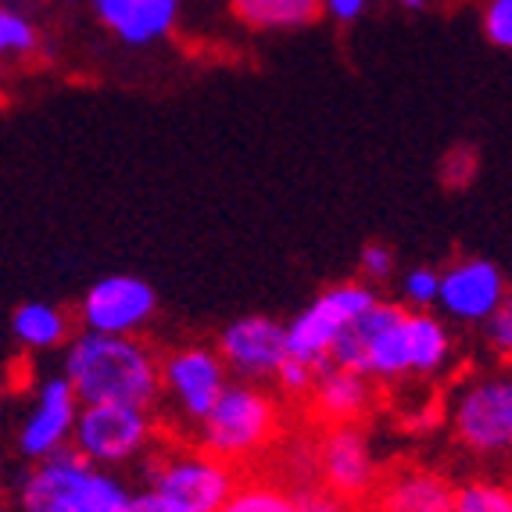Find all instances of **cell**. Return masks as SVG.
I'll return each mask as SVG.
<instances>
[{
	"mask_svg": "<svg viewBox=\"0 0 512 512\" xmlns=\"http://www.w3.org/2000/svg\"><path fill=\"white\" fill-rule=\"evenodd\" d=\"M154 351L137 337L79 333L65 351V380L79 405H137L151 409L158 384Z\"/></svg>",
	"mask_w": 512,
	"mask_h": 512,
	"instance_id": "6da1fadb",
	"label": "cell"
},
{
	"mask_svg": "<svg viewBox=\"0 0 512 512\" xmlns=\"http://www.w3.org/2000/svg\"><path fill=\"white\" fill-rule=\"evenodd\" d=\"M126 480L115 470H101L79 459L72 448L33 462V470L18 484V509L22 512H126Z\"/></svg>",
	"mask_w": 512,
	"mask_h": 512,
	"instance_id": "7a4b0ae2",
	"label": "cell"
},
{
	"mask_svg": "<svg viewBox=\"0 0 512 512\" xmlns=\"http://www.w3.org/2000/svg\"><path fill=\"white\" fill-rule=\"evenodd\" d=\"M201 427V452L219 462H244L265 452L280 427V409L262 387L255 384H226Z\"/></svg>",
	"mask_w": 512,
	"mask_h": 512,
	"instance_id": "3957f363",
	"label": "cell"
},
{
	"mask_svg": "<svg viewBox=\"0 0 512 512\" xmlns=\"http://www.w3.org/2000/svg\"><path fill=\"white\" fill-rule=\"evenodd\" d=\"M405 312L402 305L376 301L355 323L344 326L330 351V366L351 369L366 380H398L409 376V355H405Z\"/></svg>",
	"mask_w": 512,
	"mask_h": 512,
	"instance_id": "277c9868",
	"label": "cell"
},
{
	"mask_svg": "<svg viewBox=\"0 0 512 512\" xmlns=\"http://www.w3.org/2000/svg\"><path fill=\"white\" fill-rule=\"evenodd\" d=\"M151 412L137 405H79L72 427V452L101 470L140 459L151 448Z\"/></svg>",
	"mask_w": 512,
	"mask_h": 512,
	"instance_id": "5b68a950",
	"label": "cell"
},
{
	"mask_svg": "<svg viewBox=\"0 0 512 512\" xmlns=\"http://www.w3.org/2000/svg\"><path fill=\"white\" fill-rule=\"evenodd\" d=\"M369 305H376V294L362 283H337V287L323 291L291 326H283L287 359L308 369H323L344 326L355 323Z\"/></svg>",
	"mask_w": 512,
	"mask_h": 512,
	"instance_id": "8992f818",
	"label": "cell"
},
{
	"mask_svg": "<svg viewBox=\"0 0 512 512\" xmlns=\"http://www.w3.org/2000/svg\"><path fill=\"white\" fill-rule=\"evenodd\" d=\"M154 495L169 502L176 512H219L233 495L237 477L226 462L208 452H169L147 466Z\"/></svg>",
	"mask_w": 512,
	"mask_h": 512,
	"instance_id": "52a82bcc",
	"label": "cell"
},
{
	"mask_svg": "<svg viewBox=\"0 0 512 512\" xmlns=\"http://www.w3.org/2000/svg\"><path fill=\"white\" fill-rule=\"evenodd\" d=\"M452 427L470 452L505 455L512 444V384L505 376L473 380L459 394L452 412Z\"/></svg>",
	"mask_w": 512,
	"mask_h": 512,
	"instance_id": "ba28073f",
	"label": "cell"
},
{
	"mask_svg": "<svg viewBox=\"0 0 512 512\" xmlns=\"http://www.w3.org/2000/svg\"><path fill=\"white\" fill-rule=\"evenodd\" d=\"M158 294L140 276H104L86 291L79 305L86 333H108V337H133L144 323H151Z\"/></svg>",
	"mask_w": 512,
	"mask_h": 512,
	"instance_id": "9c48e42d",
	"label": "cell"
},
{
	"mask_svg": "<svg viewBox=\"0 0 512 512\" xmlns=\"http://www.w3.org/2000/svg\"><path fill=\"white\" fill-rule=\"evenodd\" d=\"M158 384L169 391L183 419L201 423L226 387V366L208 348H180L158 366Z\"/></svg>",
	"mask_w": 512,
	"mask_h": 512,
	"instance_id": "30bf717a",
	"label": "cell"
},
{
	"mask_svg": "<svg viewBox=\"0 0 512 512\" xmlns=\"http://www.w3.org/2000/svg\"><path fill=\"white\" fill-rule=\"evenodd\" d=\"M222 366L237 373L240 384H258L276 376V369L287 359V341H283V326L265 316H244L230 323L219 337Z\"/></svg>",
	"mask_w": 512,
	"mask_h": 512,
	"instance_id": "8fae6325",
	"label": "cell"
},
{
	"mask_svg": "<svg viewBox=\"0 0 512 512\" xmlns=\"http://www.w3.org/2000/svg\"><path fill=\"white\" fill-rule=\"evenodd\" d=\"M316 477L337 502L362 498L376 484V459L366 434L355 427H330L316 448Z\"/></svg>",
	"mask_w": 512,
	"mask_h": 512,
	"instance_id": "7c38bea8",
	"label": "cell"
},
{
	"mask_svg": "<svg viewBox=\"0 0 512 512\" xmlns=\"http://www.w3.org/2000/svg\"><path fill=\"white\" fill-rule=\"evenodd\" d=\"M76 412L79 402L65 376L43 380L33 409H29V416L22 419V430H18V452L26 455L29 462L65 452L72 441V427H76Z\"/></svg>",
	"mask_w": 512,
	"mask_h": 512,
	"instance_id": "4fadbf2b",
	"label": "cell"
},
{
	"mask_svg": "<svg viewBox=\"0 0 512 512\" xmlns=\"http://www.w3.org/2000/svg\"><path fill=\"white\" fill-rule=\"evenodd\" d=\"M437 301L444 312L462 323H484L505 305V276L487 258H462L437 273Z\"/></svg>",
	"mask_w": 512,
	"mask_h": 512,
	"instance_id": "5bb4252c",
	"label": "cell"
},
{
	"mask_svg": "<svg viewBox=\"0 0 512 512\" xmlns=\"http://www.w3.org/2000/svg\"><path fill=\"white\" fill-rule=\"evenodd\" d=\"M94 11L126 43H151L176 26L180 0H94Z\"/></svg>",
	"mask_w": 512,
	"mask_h": 512,
	"instance_id": "9a60e30c",
	"label": "cell"
},
{
	"mask_svg": "<svg viewBox=\"0 0 512 512\" xmlns=\"http://www.w3.org/2000/svg\"><path fill=\"white\" fill-rule=\"evenodd\" d=\"M308 394H312V405H316L319 416L326 423H333V427H355V419L369 409V398H373L366 376L330 366V362L323 369H316Z\"/></svg>",
	"mask_w": 512,
	"mask_h": 512,
	"instance_id": "2e32d148",
	"label": "cell"
},
{
	"mask_svg": "<svg viewBox=\"0 0 512 512\" xmlns=\"http://www.w3.org/2000/svg\"><path fill=\"white\" fill-rule=\"evenodd\" d=\"M455 487L430 470H402L380 491V512H452Z\"/></svg>",
	"mask_w": 512,
	"mask_h": 512,
	"instance_id": "e0dca14e",
	"label": "cell"
},
{
	"mask_svg": "<svg viewBox=\"0 0 512 512\" xmlns=\"http://www.w3.org/2000/svg\"><path fill=\"white\" fill-rule=\"evenodd\" d=\"M405 355H409V373H441L448 366V355H452V337H448L441 319L427 316V312H409L405 316Z\"/></svg>",
	"mask_w": 512,
	"mask_h": 512,
	"instance_id": "ac0fdd59",
	"label": "cell"
},
{
	"mask_svg": "<svg viewBox=\"0 0 512 512\" xmlns=\"http://www.w3.org/2000/svg\"><path fill=\"white\" fill-rule=\"evenodd\" d=\"M11 330L26 348L47 351L69 341V316L61 308L47 305V301H26V305H18Z\"/></svg>",
	"mask_w": 512,
	"mask_h": 512,
	"instance_id": "d6986e66",
	"label": "cell"
},
{
	"mask_svg": "<svg viewBox=\"0 0 512 512\" xmlns=\"http://www.w3.org/2000/svg\"><path fill=\"white\" fill-rule=\"evenodd\" d=\"M319 0H233V15L251 29H298L316 22Z\"/></svg>",
	"mask_w": 512,
	"mask_h": 512,
	"instance_id": "ffe728a7",
	"label": "cell"
},
{
	"mask_svg": "<svg viewBox=\"0 0 512 512\" xmlns=\"http://www.w3.org/2000/svg\"><path fill=\"white\" fill-rule=\"evenodd\" d=\"M219 512H298V505H294V495H287L283 487L255 480V484L233 487V495L226 498Z\"/></svg>",
	"mask_w": 512,
	"mask_h": 512,
	"instance_id": "44dd1931",
	"label": "cell"
},
{
	"mask_svg": "<svg viewBox=\"0 0 512 512\" xmlns=\"http://www.w3.org/2000/svg\"><path fill=\"white\" fill-rule=\"evenodd\" d=\"M452 512H512V491L498 480H470L455 487Z\"/></svg>",
	"mask_w": 512,
	"mask_h": 512,
	"instance_id": "7402d4cb",
	"label": "cell"
},
{
	"mask_svg": "<svg viewBox=\"0 0 512 512\" xmlns=\"http://www.w3.org/2000/svg\"><path fill=\"white\" fill-rule=\"evenodd\" d=\"M36 51V29L22 11L0 8V58H22Z\"/></svg>",
	"mask_w": 512,
	"mask_h": 512,
	"instance_id": "603a6c76",
	"label": "cell"
},
{
	"mask_svg": "<svg viewBox=\"0 0 512 512\" xmlns=\"http://www.w3.org/2000/svg\"><path fill=\"white\" fill-rule=\"evenodd\" d=\"M484 33L495 47H512V0H487Z\"/></svg>",
	"mask_w": 512,
	"mask_h": 512,
	"instance_id": "cb8c5ba5",
	"label": "cell"
},
{
	"mask_svg": "<svg viewBox=\"0 0 512 512\" xmlns=\"http://www.w3.org/2000/svg\"><path fill=\"white\" fill-rule=\"evenodd\" d=\"M402 294L416 308L434 305V301H437V273H434V269H427V265L412 269V273L405 276V283H402Z\"/></svg>",
	"mask_w": 512,
	"mask_h": 512,
	"instance_id": "d4e9b609",
	"label": "cell"
},
{
	"mask_svg": "<svg viewBox=\"0 0 512 512\" xmlns=\"http://www.w3.org/2000/svg\"><path fill=\"white\" fill-rule=\"evenodd\" d=\"M487 326V341H491V348L498 351V355H509L512 351V308L509 301H505L498 312H491V316L484 319Z\"/></svg>",
	"mask_w": 512,
	"mask_h": 512,
	"instance_id": "484cf974",
	"label": "cell"
},
{
	"mask_svg": "<svg viewBox=\"0 0 512 512\" xmlns=\"http://www.w3.org/2000/svg\"><path fill=\"white\" fill-rule=\"evenodd\" d=\"M362 273H366L373 283H384L387 276L394 273L391 248H387V244H369V248L362 251Z\"/></svg>",
	"mask_w": 512,
	"mask_h": 512,
	"instance_id": "4316f807",
	"label": "cell"
},
{
	"mask_svg": "<svg viewBox=\"0 0 512 512\" xmlns=\"http://www.w3.org/2000/svg\"><path fill=\"white\" fill-rule=\"evenodd\" d=\"M312 376H316V369L301 366V362H294V359H283V366L276 369L273 380H280L283 391H291V394H308V387H312Z\"/></svg>",
	"mask_w": 512,
	"mask_h": 512,
	"instance_id": "83f0119b",
	"label": "cell"
},
{
	"mask_svg": "<svg viewBox=\"0 0 512 512\" xmlns=\"http://www.w3.org/2000/svg\"><path fill=\"white\" fill-rule=\"evenodd\" d=\"M294 505H298V512H341V502L319 484L294 491Z\"/></svg>",
	"mask_w": 512,
	"mask_h": 512,
	"instance_id": "f1b7e54d",
	"label": "cell"
},
{
	"mask_svg": "<svg viewBox=\"0 0 512 512\" xmlns=\"http://www.w3.org/2000/svg\"><path fill=\"white\" fill-rule=\"evenodd\" d=\"M126 512H176V509L169 502H162L154 491H140V495H129Z\"/></svg>",
	"mask_w": 512,
	"mask_h": 512,
	"instance_id": "f546056e",
	"label": "cell"
},
{
	"mask_svg": "<svg viewBox=\"0 0 512 512\" xmlns=\"http://www.w3.org/2000/svg\"><path fill=\"white\" fill-rule=\"evenodd\" d=\"M319 4H326V11H330L333 18H341V22L359 18L362 8H366V0H319Z\"/></svg>",
	"mask_w": 512,
	"mask_h": 512,
	"instance_id": "4dcf8cb0",
	"label": "cell"
},
{
	"mask_svg": "<svg viewBox=\"0 0 512 512\" xmlns=\"http://www.w3.org/2000/svg\"><path fill=\"white\" fill-rule=\"evenodd\" d=\"M405 8H423V4H427V0H402Z\"/></svg>",
	"mask_w": 512,
	"mask_h": 512,
	"instance_id": "1f68e13d",
	"label": "cell"
},
{
	"mask_svg": "<svg viewBox=\"0 0 512 512\" xmlns=\"http://www.w3.org/2000/svg\"><path fill=\"white\" fill-rule=\"evenodd\" d=\"M0 405H4V394H0Z\"/></svg>",
	"mask_w": 512,
	"mask_h": 512,
	"instance_id": "d6a6232c",
	"label": "cell"
}]
</instances>
